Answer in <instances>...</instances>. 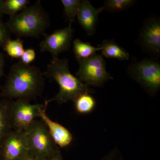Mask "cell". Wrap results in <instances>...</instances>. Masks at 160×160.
<instances>
[{"mask_svg": "<svg viewBox=\"0 0 160 160\" xmlns=\"http://www.w3.org/2000/svg\"><path fill=\"white\" fill-rule=\"evenodd\" d=\"M44 86V75L39 68L19 61L12 66L0 95L7 99L30 101L42 95Z\"/></svg>", "mask_w": 160, "mask_h": 160, "instance_id": "1", "label": "cell"}, {"mask_svg": "<svg viewBox=\"0 0 160 160\" xmlns=\"http://www.w3.org/2000/svg\"><path fill=\"white\" fill-rule=\"evenodd\" d=\"M43 73L47 78L56 82L60 88L54 97L46 100L48 104L55 102L61 105L73 101L80 94L92 92L89 86L70 72L66 58H52L47 65L46 71Z\"/></svg>", "mask_w": 160, "mask_h": 160, "instance_id": "2", "label": "cell"}, {"mask_svg": "<svg viewBox=\"0 0 160 160\" xmlns=\"http://www.w3.org/2000/svg\"><path fill=\"white\" fill-rule=\"evenodd\" d=\"M6 23L10 32L18 38H38L46 33L50 20L41 1H38L9 18Z\"/></svg>", "mask_w": 160, "mask_h": 160, "instance_id": "3", "label": "cell"}, {"mask_svg": "<svg viewBox=\"0 0 160 160\" xmlns=\"http://www.w3.org/2000/svg\"><path fill=\"white\" fill-rule=\"evenodd\" d=\"M24 132L29 151L38 159L47 160L59 149L41 120H36Z\"/></svg>", "mask_w": 160, "mask_h": 160, "instance_id": "4", "label": "cell"}, {"mask_svg": "<svg viewBox=\"0 0 160 160\" xmlns=\"http://www.w3.org/2000/svg\"><path fill=\"white\" fill-rule=\"evenodd\" d=\"M130 76L151 96L155 95L160 89V64L154 59L146 58L129 66Z\"/></svg>", "mask_w": 160, "mask_h": 160, "instance_id": "5", "label": "cell"}, {"mask_svg": "<svg viewBox=\"0 0 160 160\" xmlns=\"http://www.w3.org/2000/svg\"><path fill=\"white\" fill-rule=\"evenodd\" d=\"M77 61L79 69L76 75L88 86L102 87L112 79L106 70V62L101 55L96 53L88 58Z\"/></svg>", "mask_w": 160, "mask_h": 160, "instance_id": "6", "label": "cell"}, {"mask_svg": "<svg viewBox=\"0 0 160 160\" xmlns=\"http://www.w3.org/2000/svg\"><path fill=\"white\" fill-rule=\"evenodd\" d=\"M44 104H32L29 100H12L11 124L12 130L24 131L39 116Z\"/></svg>", "mask_w": 160, "mask_h": 160, "instance_id": "7", "label": "cell"}, {"mask_svg": "<svg viewBox=\"0 0 160 160\" xmlns=\"http://www.w3.org/2000/svg\"><path fill=\"white\" fill-rule=\"evenodd\" d=\"M74 29L72 24L63 29H58L50 34L45 33L44 39L39 44L41 52H48L52 58H59L62 52L68 51L70 49Z\"/></svg>", "mask_w": 160, "mask_h": 160, "instance_id": "8", "label": "cell"}, {"mask_svg": "<svg viewBox=\"0 0 160 160\" xmlns=\"http://www.w3.org/2000/svg\"><path fill=\"white\" fill-rule=\"evenodd\" d=\"M139 42L144 51L158 56L160 53V21L157 17H150L141 28Z\"/></svg>", "mask_w": 160, "mask_h": 160, "instance_id": "9", "label": "cell"}, {"mask_svg": "<svg viewBox=\"0 0 160 160\" xmlns=\"http://www.w3.org/2000/svg\"><path fill=\"white\" fill-rule=\"evenodd\" d=\"M4 160H20L28 152L24 131L12 130L7 135L0 148Z\"/></svg>", "mask_w": 160, "mask_h": 160, "instance_id": "10", "label": "cell"}, {"mask_svg": "<svg viewBox=\"0 0 160 160\" xmlns=\"http://www.w3.org/2000/svg\"><path fill=\"white\" fill-rule=\"evenodd\" d=\"M48 103L45 101L44 107L41 110L39 117L46 125L53 142L58 148H64L69 146L73 141V136L70 132L62 125L52 121L46 113Z\"/></svg>", "mask_w": 160, "mask_h": 160, "instance_id": "11", "label": "cell"}, {"mask_svg": "<svg viewBox=\"0 0 160 160\" xmlns=\"http://www.w3.org/2000/svg\"><path fill=\"white\" fill-rule=\"evenodd\" d=\"M103 11V6L96 8L88 0L82 1L77 17L88 35L92 36L95 33L99 15Z\"/></svg>", "mask_w": 160, "mask_h": 160, "instance_id": "12", "label": "cell"}, {"mask_svg": "<svg viewBox=\"0 0 160 160\" xmlns=\"http://www.w3.org/2000/svg\"><path fill=\"white\" fill-rule=\"evenodd\" d=\"M11 102V100L7 99L0 101V148L6 137L12 130Z\"/></svg>", "mask_w": 160, "mask_h": 160, "instance_id": "13", "label": "cell"}, {"mask_svg": "<svg viewBox=\"0 0 160 160\" xmlns=\"http://www.w3.org/2000/svg\"><path fill=\"white\" fill-rule=\"evenodd\" d=\"M99 46L101 47L102 55L106 58L116 59L120 61L129 60V53L113 40H104Z\"/></svg>", "mask_w": 160, "mask_h": 160, "instance_id": "14", "label": "cell"}, {"mask_svg": "<svg viewBox=\"0 0 160 160\" xmlns=\"http://www.w3.org/2000/svg\"><path fill=\"white\" fill-rule=\"evenodd\" d=\"M72 102L77 113L86 114L90 113L95 108L96 101L90 93H82L76 98Z\"/></svg>", "mask_w": 160, "mask_h": 160, "instance_id": "15", "label": "cell"}, {"mask_svg": "<svg viewBox=\"0 0 160 160\" xmlns=\"http://www.w3.org/2000/svg\"><path fill=\"white\" fill-rule=\"evenodd\" d=\"M73 50L77 60L85 59L91 57L101 51L99 47H94L89 43L85 42L79 39H76L72 41Z\"/></svg>", "mask_w": 160, "mask_h": 160, "instance_id": "16", "label": "cell"}, {"mask_svg": "<svg viewBox=\"0 0 160 160\" xmlns=\"http://www.w3.org/2000/svg\"><path fill=\"white\" fill-rule=\"evenodd\" d=\"M29 2V0H5L3 2L4 14L12 17L24 10Z\"/></svg>", "mask_w": 160, "mask_h": 160, "instance_id": "17", "label": "cell"}, {"mask_svg": "<svg viewBox=\"0 0 160 160\" xmlns=\"http://www.w3.org/2000/svg\"><path fill=\"white\" fill-rule=\"evenodd\" d=\"M2 48L9 57L16 59H20L25 50L23 41L19 38L15 40L10 39L5 43Z\"/></svg>", "mask_w": 160, "mask_h": 160, "instance_id": "18", "label": "cell"}, {"mask_svg": "<svg viewBox=\"0 0 160 160\" xmlns=\"http://www.w3.org/2000/svg\"><path fill=\"white\" fill-rule=\"evenodd\" d=\"M136 2L134 0H107L103 7L104 10L113 13L129 9Z\"/></svg>", "mask_w": 160, "mask_h": 160, "instance_id": "19", "label": "cell"}, {"mask_svg": "<svg viewBox=\"0 0 160 160\" xmlns=\"http://www.w3.org/2000/svg\"><path fill=\"white\" fill-rule=\"evenodd\" d=\"M64 8V13L69 24H72L77 16L78 12L81 6V0H61Z\"/></svg>", "mask_w": 160, "mask_h": 160, "instance_id": "20", "label": "cell"}, {"mask_svg": "<svg viewBox=\"0 0 160 160\" xmlns=\"http://www.w3.org/2000/svg\"><path fill=\"white\" fill-rule=\"evenodd\" d=\"M10 32L2 19H0V47H2L5 43L10 39Z\"/></svg>", "mask_w": 160, "mask_h": 160, "instance_id": "21", "label": "cell"}, {"mask_svg": "<svg viewBox=\"0 0 160 160\" xmlns=\"http://www.w3.org/2000/svg\"><path fill=\"white\" fill-rule=\"evenodd\" d=\"M36 57V53L32 48H28L25 49L22 55L20 58V62L26 65H30L33 62Z\"/></svg>", "mask_w": 160, "mask_h": 160, "instance_id": "22", "label": "cell"}, {"mask_svg": "<svg viewBox=\"0 0 160 160\" xmlns=\"http://www.w3.org/2000/svg\"><path fill=\"white\" fill-rule=\"evenodd\" d=\"M102 160H123V159L118 149L115 148L105 156Z\"/></svg>", "mask_w": 160, "mask_h": 160, "instance_id": "23", "label": "cell"}, {"mask_svg": "<svg viewBox=\"0 0 160 160\" xmlns=\"http://www.w3.org/2000/svg\"><path fill=\"white\" fill-rule=\"evenodd\" d=\"M5 65V60L4 54L2 52H0V79L4 75Z\"/></svg>", "mask_w": 160, "mask_h": 160, "instance_id": "24", "label": "cell"}, {"mask_svg": "<svg viewBox=\"0 0 160 160\" xmlns=\"http://www.w3.org/2000/svg\"><path fill=\"white\" fill-rule=\"evenodd\" d=\"M47 160H64L63 159L61 153L60 149L58 150L57 151L52 155V156L49 158Z\"/></svg>", "mask_w": 160, "mask_h": 160, "instance_id": "25", "label": "cell"}, {"mask_svg": "<svg viewBox=\"0 0 160 160\" xmlns=\"http://www.w3.org/2000/svg\"><path fill=\"white\" fill-rule=\"evenodd\" d=\"M20 160H39L37 158H36L34 156H33V155L31 154L29 152H28L24 157L22 158Z\"/></svg>", "mask_w": 160, "mask_h": 160, "instance_id": "26", "label": "cell"}, {"mask_svg": "<svg viewBox=\"0 0 160 160\" xmlns=\"http://www.w3.org/2000/svg\"><path fill=\"white\" fill-rule=\"evenodd\" d=\"M3 2L4 0H0V19H2L4 15L3 12Z\"/></svg>", "mask_w": 160, "mask_h": 160, "instance_id": "27", "label": "cell"}, {"mask_svg": "<svg viewBox=\"0 0 160 160\" xmlns=\"http://www.w3.org/2000/svg\"><path fill=\"white\" fill-rule=\"evenodd\" d=\"M0 160H3L1 152H0Z\"/></svg>", "mask_w": 160, "mask_h": 160, "instance_id": "28", "label": "cell"}]
</instances>
